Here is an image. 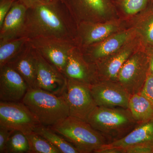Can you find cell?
<instances>
[{
	"label": "cell",
	"mask_w": 153,
	"mask_h": 153,
	"mask_svg": "<svg viewBox=\"0 0 153 153\" xmlns=\"http://www.w3.org/2000/svg\"><path fill=\"white\" fill-rule=\"evenodd\" d=\"M22 36L51 38L77 42V25L60 0L27 10Z\"/></svg>",
	"instance_id": "1"
},
{
	"label": "cell",
	"mask_w": 153,
	"mask_h": 153,
	"mask_svg": "<svg viewBox=\"0 0 153 153\" xmlns=\"http://www.w3.org/2000/svg\"><path fill=\"white\" fill-rule=\"evenodd\" d=\"M87 122L110 143L123 138L139 124L128 108L97 106Z\"/></svg>",
	"instance_id": "2"
},
{
	"label": "cell",
	"mask_w": 153,
	"mask_h": 153,
	"mask_svg": "<svg viewBox=\"0 0 153 153\" xmlns=\"http://www.w3.org/2000/svg\"><path fill=\"white\" fill-rule=\"evenodd\" d=\"M22 102L44 126L51 127L69 116L68 104L63 95L38 88H29Z\"/></svg>",
	"instance_id": "3"
},
{
	"label": "cell",
	"mask_w": 153,
	"mask_h": 153,
	"mask_svg": "<svg viewBox=\"0 0 153 153\" xmlns=\"http://www.w3.org/2000/svg\"><path fill=\"white\" fill-rule=\"evenodd\" d=\"M50 128L73 145L79 153H94L110 143L87 121L70 116Z\"/></svg>",
	"instance_id": "4"
},
{
	"label": "cell",
	"mask_w": 153,
	"mask_h": 153,
	"mask_svg": "<svg viewBox=\"0 0 153 153\" xmlns=\"http://www.w3.org/2000/svg\"><path fill=\"white\" fill-rule=\"evenodd\" d=\"M149 73V58L146 49L134 52L119 73L117 82L130 94L140 92Z\"/></svg>",
	"instance_id": "5"
},
{
	"label": "cell",
	"mask_w": 153,
	"mask_h": 153,
	"mask_svg": "<svg viewBox=\"0 0 153 153\" xmlns=\"http://www.w3.org/2000/svg\"><path fill=\"white\" fill-rule=\"evenodd\" d=\"M40 125L30 109L21 102L0 101V126L27 135Z\"/></svg>",
	"instance_id": "6"
},
{
	"label": "cell",
	"mask_w": 153,
	"mask_h": 153,
	"mask_svg": "<svg viewBox=\"0 0 153 153\" xmlns=\"http://www.w3.org/2000/svg\"><path fill=\"white\" fill-rule=\"evenodd\" d=\"M67 79L66 89L62 95L68 104L69 116L87 121L97 106L91 95L90 86Z\"/></svg>",
	"instance_id": "7"
},
{
	"label": "cell",
	"mask_w": 153,
	"mask_h": 153,
	"mask_svg": "<svg viewBox=\"0 0 153 153\" xmlns=\"http://www.w3.org/2000/svg\"><path fill=\"white\" fill-rule=\"evenodd\" d=\"M30 43L34 49L63 74L69 52L73 47L78 46L76 41L51 38L30 39Z\"/></svg>",
	"instance_id": "8"
},
{
	"label": "cell",
	"mask_w": 153,
	"mask_h": 153,
	"mask_svg": "<svg viewBox=\"0 0 153 153\" xmlns=\"http://www.w3.org/2000/svg\"><path fill=\"white\" fill-rule=\"evenodd\" d=\"M77 25L82 22H100L114 9L111 0H61Z\"/></svg>",
	"instance_id": "9"
},
{
	"label": "cell",
	"mask_w": 153,
	"mask_h": 153,
	"mask_svg": "<svg viewBox=\"0 0 153 153\" xmlns=\"http://www.w3.org/2000/svg\"><path fill=\"white\" fill-rule=\"evenodd\" d=\"M35 50L37 88L56 95H62L67 85L66 77Z\"/></svg>",
	"instance_id": "10"
},
{
	"label": "cell",
	"mask_w": 153,
	"mask_h": 153,
	"mask_svg": "<svg viewBox=\"0 0 153 153\" xmlns=\"http://www.w3.org/2000/svg\"><path fill=\"white\" fill-rule=\"evenodd\" d=\"M90 88L97 106L128 108L131 95L118 82L98 81L90 85Z\"/></svg>",
	"instance_id": "11"
},
{
	"label": "cell",
	"mask_w": 153,
	"mask_h": 153,
	"mask_svg": "<svg viewBox=\"0 0 153 153\" xmlns=\"http://www.w3.org/2000/svg\"><path fill=\"white\" fill-rule=\"evenodd\" d=\"M132 30L114 33L103 41L84 47H80L83 56L87 62L96 63L114 54L131 39Z\"/></svg>",
	"instance_id": "12"
},
{
	"label": "cell",
	"mask_w": 153,
	"mask_h": 153,
	"mask_svg": "<svg viewBox=\"0 0 153 153\" xmlns=\"http://www.w3.org/2000/svg\"><path fill=\"white\" fill-rule=\"evenodd\" d=\"M63 74L67 79L89 86L98 82L95 64L85 60L78 46L73 47L69 52Z\"/></svg>",
	"instance_id": "13"
},
{
	"label": "cell",
	"mask_w": 153,
	"mask_h": 153,
	"mask_svg": "<svg viewBox=\"0 0 153 153\" xmlns=\"http://www.w3.org/2000/svg\"><path fill=\"white\" fill-rule=\"evenodd\" d=\"M29 87L19 72L9 64L0 68V100L21 102Z\"/></svg>",
	"instance_id": "14"
},
{
	"label": "cell",
	"mask_w": 153,
	"mask_h": 153,
	"mask_svg": "<svg viewBox=\"0 0 153 153\" xmlns=\"http://www.w3.org/2000/svg\"><path fill=\"white\" fill-rule=\"evenodd\" d=\"M134 48V44L128 42L117 52L94 64L98 82H117L118 75L121 68L135 52Z\"/></svg>",
	"instance_id": "15"
},
{
	"label": "cell",
	"mask_w": 153,
	"mask_h": 153,
	"mask_svg": "<svg viewBox=\"0 0 153 153\" xmlns=\"http://www.w3.org/2000/svg\"><path fill=\"white\" fill-rule=\"evenodd\" d=\"M118 30V25L114 23L82 22L77 25V44L79 47H84L99 43Z\"/></svg>",
	"instance_id": "16"
},
{
	"label": "cell",
	"mask_w": 153,
	"mask_h": 153,
	"mask_svg": "<svg viewBox=\"0 0 153 153\" xmlns=\"http://www.w3.org/2000/svg\"><path fill=\"white\" fill-rule=\"evenodd\" d=\"M27 9L18 0L14 1L0 27V41L22 37Z\"/></svg>",
	"instance_id": "17"
},
{
	"label": "cell",
	"mask_w": 153,
	"mask_h": 153,
	"mask_svg": "<svg viewBox=\"0 0 153 153\" xmlns=\"http://www.w3.org/2000/svg\"><path fill=\"white\" fill-rule=\"evenodd\" d=\"M7 64L21 74L29 88H37L35 50L30 41L19 55Z\"/></svg>",
	"instance_id": "18"
},
{
	"label": "cell",
	"mask_w": 153,
	"mask_h": 153,
	"mask_svg": "<svg viewBox=\"0 0 153 153\" xmlns=\"http://www.w3.org/2000/svg\"><path fill=\"white\" fill-rule=\"evenodd\" d=\"M142 144L153 145V119L139 124L123 138L106 146L125 149Z\"/></svg>",
	"instance_id": "19"
},
{
	"label": "cell",
	"mask_w": 153,
	"mask_h": 153,
	"mask_svg": "<svg viewBox=\"0 0 153 153\" xmlns=\"http://www.w3.org/2000/svg\"><path fill=\"white\" fill-rule=\"evenodd\" d=\"M128 108L132 115L139 124L153 119V105L140 93L131 95Z\"/></svg>",
	"instance_id": "20"
},
{
	"label": "cell",
	"mask_w": 153,
	"mask_h": 153,
	"mask_svg": "<svg viewBox=\"0 0 153 153\" xmlns=\"http://www.w3.org/2000/svg\"><path fill=\"white\" fill-rule=\"evenodd\" d=\"M30 41L22 36L7 41H0V68L8 64L19 55Z\"/></svg>",
	"instance_id": "21"
},
{
	"label": "cell",
	"mask_w": 153,
	"mask_h": 153,
	"mask_svg": "<svg viewBox=\"0 0 153 153\" xmlns=\"http://www.w3.org/2000/svg\"><path fill=\"white\" fill-rule=\"evenodd\" d=\"M34 131L45 138L57 148L61 153H79L73 145L50 127L40 124L36 128Z\"/></svg>",
	"instance_id": "22"
},
{
	"label": "cell",
	"mask_w": 153,
	"mask_h": 153,
	"mask_svg": "<svg viewBox=\"0 0 153 153\" xmlns=\"http://www.w3.org/2000/svg\"><path fill=\"white\" fill-rule=\"evenodd\" d=\"M26 136L30 145V153H61L45 138L35 131Z\"/></svg>",
	"instance_id": "23"
},
{
	"label": "cell",
	"mask_w": 153,
	"mask_h": 153,
	"mask_svg": "<svg viewBox=\"0 0 153 153\" xmlns=\"http://www.w3.org/2000/svg\"><path fill=\"white\" fill-rule=\"evenodd\" d=\"M30 145L26 135L19 131H14L7 143L5 153H30Z\"/></svg>",
	"instance_id": "24"
},
{
	"label": "cell",
	"mask_w": 153,
	"mask_h": 153,
	"mask_svg": "<svg viewBox=\"0 0 153 153\" xmlns=\"http://www.w3.org/2000/svg\"><path fill=\"white\" fill-rule=\"evenodd\" d=\"M149 8L139 23L138 29L146 50L153 49V10Z\"/></svg>",
	"instance_id": "25"
},
{
	"label": "cell",
	"mask_w": 153,
	"mask_h": 153,
	"mask_svg": "<svg viewBox=\"0 0 153 153\" xmlns=\"http://www.w3.org/2000/svg\"><path fill=\"white\" fill-rule=\"evenodd\" d=\"M150 0H120V4L126 14L133 15L146 10Z\"/></svg>",
	"instance_id": "26"
},
{
	"label": "cell",
	"mask_w": 153,
	"mask_h": 153,
	"mask_svg": "<svg viewBox=\"0 0 153 153\" xmlns=\"http://www.w3.org/2000/svg\"><path fill=\"white\" fill-rule=\"evenodd\" d=\"M140 93L147 99L153 105V74L149 73Z\"/></svg>",
	"instance_id": "27"
},
{
	"label": "cell",
	"mask_w": 153,
	"mask_h": 153,
	"mask_svg": "<svg viewBox=\"0 0 153 153\" xmlns=\"http://www.w3.org/2000/svg\"><path fill=\"white\" fill-rule=\"evenodd\" d=\"M14 131L0 126V153H5L7 143Z\"/></svg>",
	"instance_id": "28"
},
{
	"label": "cell",
	"mask_w": 153,
	"mask_h": 153,
	"mask_svg": "<svg viewBox=\"0 0 153 153\" xmlns=\"http://www.w3.org/2000/svg\"><path fill=\"white\" fill-rule=\"evenodd\" d=\"M125 153H153V145L142 144L125 149Z\"/></svg>",
	"instance_id": "29"
},
{
	"label": "cell",
	"mask_w": 153,
	"mask_h": 153,
	"mask_svg": "<svg viewBox=\"0 0 153 153\" xmlns=\"http://www.w3.org/2000/svg\"><path fill=\"white\" fill-rule=\"evenodd\" d=\"M14 0H0V27L10 10Z\"/></svg>",
	"instance_id": "30"
},
{
	"label": "cell",
	"mask_w": 153,
	"mask_h": 153,
	"mask_svg": "<svg viewBox=\"0 0 153 153\" xmlns=\"http://www.w3.org/2000/svg\"><path fill=\"white\" fill-rule=\"evenodd\" d=\"M27 8L57 2L60 0H18Z\"/></svg>",
	"instance_id": "31"
},
{
	"label": "cell",
	"mask_w": 153,
	"mask_h": 153,
	"mask_svg": "<svg viewBox=\"0 0 153 153\" xmlns=\"http://www.w3.org/2000/svg\"><path fill=\"white\" fill-rule=\"evenodd\" d=\"M94 153H125V152L124 149L105 145L96 151Z\"/></svg>",
	"instance_id": "32"
},
{
	"label": "cell",
	"mask_w": 153,
	"mask_h": 153,
	"mask_svg": "<svg viewBox=\"0 0 153 153\" xmlns=\"http://www.w3.org/2000/svg\"><path fill=\"white\" fill-rule=\"evenodd\" d=\"M149 58V73L153 74V49L147 50Z\"/></svg>",
	"instance_id": "33"
},
{
	"label": "cell",
	"mask_w": 153,
	"mask_h": 153,
	"mask_svg": "<svg viewBox=\"0 0 153 153\" xmlns=\"http://www.w3.org/2000/svg\"><path fill=\"white\" fill-rule=\"evenodd\" d=\"M148 7H149V8L151 9V10H153V0H150Z\"/></svg>",
	"instance_id": "34"
},
{
	"label": "cell",
	"mask_w": 153,
	"mask_h": 153,
	"mask_svg": "<svg viewBox=\"0 0 153 153\" xmlns=\"http://www.w3.org/2000/svg\"><path fill=\"white\" fill-rule=\"evenodd\" d=\"M14 1H17V0H14Z\"/></svg>",
	"instance_id": "35"
}]
</instances>
